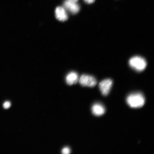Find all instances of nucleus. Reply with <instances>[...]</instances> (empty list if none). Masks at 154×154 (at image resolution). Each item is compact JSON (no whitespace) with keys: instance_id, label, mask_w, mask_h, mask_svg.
Here are the masks:
<instances>
[{"instance_id":"nucleus-10","label":"nucleus","mask_w":154,"mask_h":154,"mask_svg":"<svg viewBox=\"0 0 154 154\" xmlns=\"http://www.w3.org/2000/svg\"><path fill=\"white\" fill-rule=\"evenodd\" d=\"M11 106V103L7 101L4 103L3 107L5 109L9 108Z\"/></svg>"},{"instance_id":"nucleus-11","label":"nucleus","mask_w":154,"mask_h":154,"mask_svg":"<svg viewBox=\"0 0 154 154\" xmlns=\"http://www.w3.org/2000/svg\"><path fill=\"white\" fill-rule=\"evenodd\" d=\"M85 2L87 3L90 4L93 3L95 1V0H84Z\"/></svg>"},{"instance_id":"nucleus-12","label":"nucleus","mask_w":154,"mask_h":154,"mask_svg":"<svg viewBox=\"0 0 154 154\" xmlns=\"http://www.w3.org/2000/svg\"><path fill=\"white\" fill-rule=\"evenodd\" d=\"M72 1H74L75 2H77V1H78V0H72Z\"/></svg>"},{"instance_id":"nucleus-5","label":"nucleus","mask_w":154,"mask_h":154,"mask_svg":"<svg viewBox=\"0 0 154 154\" xmlns=\"http://www.w3.org/2000/svg\"><path fill=\"white\" fill-rule=\"evenodd\" d=\"M65 8L73 14H76L80 11L79 5L76 2L72 0H66L63 3Z\"/></svg>"},{"instance_id":"nucleus-6","label":"nucleus","mask_w":154,"mask_h":154,"mask_svg":"<svg viewBox=\"0 0 154 154\" xmlns=\"http://www.w3.org/2000/svg\"><path fill=\"white\" fill-rule=\"evenodd\" d=\"M56 17L58 20L64 22L68 19L67 15L65 9L61 7L57 8L55 11Z\"/></svg>"},{"instance_id":"nucleus-1","label":"nucleus","mask_w":154,"mask_h":154,"mask_svg":"<svg viewBox=\"0 0 154 154\" xmlns=\"http://www.w3.org/2000/svg\"><path fill=\"white\" fill-rule=\"evenodd\" d=\"M127 103L133 108H139L144 105L145 99L141 93H135L130 94L127 97Z\"/></svg>"},{"instance_id":"nucleus-8","label":"nucleus","mask_w":154,"mask_h":154,"mask_svg":"<svg viewBox=\"0 0 154 154\" xmlns=\"http://www.w3.org/2000/svg\"><path fill=\"white\" fill-rule=\"evenodd\" d=\"M66 80L67 84L69 85H72L76 84L79 80L78 75L75 72L69 73L66 77Z\"/></svg>"},{"instance_id":"nucleus-3","label":"nucleus","mask_w":154,"mask_h":154,"mask_svg":"<svg viewBox=\"0 0 154 154\" xmlns=\"http://www.w3.org/2000/svg\"><path fill=\"white\" fill-rule=\"evenodd\" d=\"M79 82L82 86L89 87H94L97 84V81L94 77L87 75H83L81 76Z\"/></svg>"},{"instance_id":"nucleus-4","label":"nucleus","mask_w":154,"mask_h":154,"mask_svg":"<svg viewBox=\"0 0 154 154\" xmlns=\"http://www.w3.org/2000/svg\"><path fill=\"white\" fill-rule=\"evenodd\" d=\"M113 84L112 81L110 79H106L100 83L99 88L101 93L103 96L108 95Z\"/></svg>"},{"instance_id":"nucleus-2","label":"nucleus","mask_w":154,"mask_h":154,"mask_svg":"<svg viewBox=\"0 0 154 154\" xmlns=\"http://www.w3.org/2000/svg\"><path fill=\"white\" fill-rule=\"evenodd\" d=\"M129 64L131 68L138 72L144 70L147 66V62L145 60L139 56L132 57L129 61Z\"/></svg>"},{"instance_id":"nucleus-9","label":"nucleus","mask_w":154,"mask_h":154,"mask_svg":"<svg viewBox=\"0 0 154 154\" xmlns=\"http://www.w3.org/2000/svg\"><path fill=\"white\" fill-rule=\"evenodd\" d=\"M61 152L63 154H69L71 152V150L69 147H65L62 149Z\"/></svg>"},{"instance_id":"nucleus-7","label":"nucleus","mask_w":154,"mask_h":154,"mask_svg":"<svg viewBox=\"0 0 154 154\" xmlns=\"http://www.w3.org/2000/svg\"><path fill=\"white\" fill-rule=\"evenodd\" d=\"M92 111L94 115L96 116H100L104 114L105 112V109L104 107L101 104L96 103L92 106Z\"/></svg>"}]
</instances>
